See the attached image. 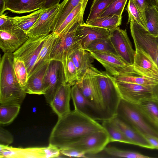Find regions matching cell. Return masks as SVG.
<instances>
[{"label": "cell", "mask_w": 158, "mask_h": 158, "mask_svg": "<svg viewBox=\"0 0 158 158\" xmlns=\"http://www.w3.org/2000/svg\"><path fill=\"white\" fill-rule=\"evenodd\" d=\"M84 49L87 51L106 52L118 56L110 37L95 40Z\"/></svg>", "instance_id": "cell-32"}, {"label": "cell", "mask_w": 158, "mask_h": 158, "mask_svg": "<svg viewBox=\"0 0 158 158\" xmlns=\"http://www.w3.org/2000/svg\"><path fill=\"white\" fill-rule=\"evenodd\" d=\"M96 120L74 110L58 117L49 138V144L67 148L82 137L105 130Z\"/></svg>", "instance_id": "cell-1"}, {"label": "cell", "mask_w": 158, "mask_h": 158, "mask_svg": "<svg viewBox=\"0 0 158 158\" xmlns=\"http://www.w3.org/2000/svg\"><path fill=\"white\" fill-rule=\"evenodd\" d=\"M20 106L16 105H0V123L6 124L12 122L18 115Z\"/></svg>", "instance_id": "cell-35"}, {"label": "cell", "mask_w": 158, "mask_h": 158, "mask_svg": "<svg viewBox=\"0 0 158 158\" xmlns=\"http://www.w3.org/2000/svg\"><path fill=\"white\" fill-rule=\"evenodd\" d=\"M114 0H94L86 21L88 24L98 18L101 13Z\"/></svg>", "instance_id": "cell-39"}, {"label": "cell", "mask_w": 158, "mask_h": 158, "mask_svg": "<svg viewBox=\"0 0 158 158\" xmlns=\"http://www.w3.org/2000/svg\"><path fill=\"white\" fill-rule=\"evenodd\" d=\"M58 36L54 32L48 35L40 51L32 73L37 71L45 63L51 60L50 55L55 40Z\"/></svg>", "instance_id": "cell-27"}, {"label": "cell", "mask_w": 158, "mask_h": 158, "mask_svg": "<svg viewBox=\"0 0 158 158\" xmlns=\"http://www.w3.org/2000/svg\"><path fill=\"white\" fill-rule=\"evenodd\" d=\"M77 69L79 79L81 78L87 70L93 65L94 58L81 45L77 46L68 52Z\"/></svg>", "instance_id": "cell-22"}, {"label": "cell", "mask_w": 158, "mask_h": 158, "mask_svg": "<svg viewBox=\"0 0 158 158\" xmlns=\"http://www.w3.org/2000/svg\"><path fill=\"white\" fill-rule=\"evenodd\" d=\"M76 35L81 40L82 47L84 48L95 40L110 37V31L83 23L78 26Z\"/></svg>", "instance_id": "cell-21"}, {"label": "cell", "mask_w": 158, "mask_h": 158, "mask_svg": "<svg viewBox=\"0 0 158 158\" xmlns=\"http://www.w3.org/2000/svg\"><path fill=\"white\" fill-rule=\"evenodd\" d=\"M110 143L109 134L105 129L85 136L66 149H76L92 156L103 151Z\"/></svg>", "instance_id": "cell-10"}, {"label": "cell", "mask_w": 158, "mask_h": 158, "mask_svg": "<svg viewBox=\"0 0 158 158\" xmlns=\"http://www.w3.org/2000/svg\"><path fill=\"white\" fill-rule=\"evenodd\" d=\"M61 0H46L44 8H47L59 4Z\"/></svg>", "instance_id": "cell-47"}, {"label": "cell", "mask_w": 158, "mask_h": 158, "mask_svg": "<svg viewBox=\"0 0 158 158\" xmlns=\"http://www.w3.org/2000/svg\"><path fill=\"white\" fill-rule=\"evenodd\" d=\"M88 51L105 68L106 71L114 77L122 73L129 65L118 56L103 52Z\"/></svg>", "instance_id": "cell-18"}, {"label": "cell", "mask_w": 158, "mask_h": 158, "mask_svg": "<svg viewBox=\"0 0 158 158\" xmlns=\"http://www.w3.org/2000/svg\"><path fill=\"white\" fill-rule=\"evenodd\" d=\"M62 62L65 83L70 86L75 84L79 80L76 68L67 52H65L62 57Z\"/></svg>", "instance_id": "cell-30"}, {"label": "cell", "mask_w": 158, "mask_h": 158, "mask_svg": "<svg viewBox=\"0 0 158 158\" xmlns=\"http://www.w3.org/2000/svg\"><path fill=\"white\" fill-rule=\"evenodd\" d=\"M45 8L32 12L23 16L11 17V19L15 27L27 33L38 19Z\"/></svg>", "instance_id": "cell-28"}, {"label": "cell", "mask_w": 158, "mask_h": 158, "mask_svg": "<svg viewBox=\"0 0 158 158\" xmlns=\"http://www.w3.org/2000/svg\"><path fill=\"white\" fill-rule=\"evenodd\" d=\"M131 34L135 48L149 55L158 66V35L150 33L135 21H130Z\"/></svg>", "instance_id": "cell-6"}, {"label": "cell", "mask_w": 158, "mask_h": 158, "mask_svg": "<svg viewBox=\"0 0 158 158\" xmlns=\"http://www.w3.org/2000/svg\"><path fill=\"white\" fill-rule=\"evenodd\" d=\"M134 69L142 75L158 80V66L151 56L141 49L135 48Z\"/></svg>", "instance_id": "cell-17"}, {"label": "cell", "mask_w": 158, "mask_h": 158, "mask_svg": "<svg viewBox=\"0 0 158 158\" xmlns=\"http://www.w3.org/2000/svg\"><path fill=\"white\" fill-rule=\"evenodd\" d=\"M71 97L75 110L96 120H105L102 112L82 94L76 84L71 87Z\"/></svg>", "instance_id": "cell-15"}, {"label": "cell", "mask_w": 158, "mask_h": 158, "mask_svg": "<svg viewBox=\"0 0 158 158\" xmlns=\"http://www.w3.org/2000/svg\"><path fill=\"white\" fill-rule=\"evenodd\" d=\"M138 105L150 117L158 123V101H149Z\"/></svg>", "instance_id": "cell-41"}, {"label": "cell", "mask_w": 158, "mask_h": 158, "mask_svg": "<svg viewBox=\"0 0 158 158\" xmlns=\"http://www.w3.org/2000/svg\"><path fill=\"white\" fill-rule=\"evenodd\" d=\"M102 97L106 120L116 115L121 98L114 77L106 71H100L93 66L89 68Z\"/></svg>", "instance_id": "cell-4"}, {"label": "cell", "mask_w": 158, "mask_h": 158, "mask_svg": "<svg viewBox=\"0 0 158 158\" xmlns=\"http://www.w3.org/2000/svg\"><path fill=\"white\" fill-rule=\"evenodd\" d=\"M29 37L27 34L17 28L8 31L0 30V48L4 53H13Z\"/></svg>", "instance_id": "cell-16"}, {"label": "cell", "mask_w": 158, "mask_h": 158, "mask_svg": "<svg viewBox=\"0 0 158 158\" xmlns=\"http://www.w3.org/2000/svg\"><path fill=\"white\" fill-rule=\"evenodd\" d=\"M116 115L144 137L150 136L158 138V123L139 105L121 98Z\"/></svg>", "instance_id": "cell-3"}, {"label": "cell", "mask_w": 158, "mask_h": 158, "mask_svg": "<svg viewBox=\"0 0 158 158\" xmlns=\"http://www.w3.org/2000/svg\"><path fill=\"white\" fill-rule=\"evenodd\" d=\"M50 61L44 64L28 77L26 85L24 88L26 94L38 95L45 94L44 80Z\"/></svg>", "instance_id": "cell-23"}, {"label": "cell", "mask_w": 158, "mask_h": 158, "mask_svg": "<svg viewBox=\"0 0 158 158\" xmlns=\"http://www.w3.org/2000/svg\"><path fill=\"white\" fill-rule=\"evenodd\" d=\"M158 6V0H156Z\"/></svg>", "instance_id": "cell-49"}, {"label": "cell", "mask_w": 158, "mask_h": 158, "mask_svg": "<svg viewBox=\"0 0 158 158\" xmlns=\"http://www.w3.org/2000/svg\"><path fill=\"white\" fill-rule=\"evenodd\" d=\"M13 138L11 134L8 131L0 128V144L8 146L13 143Z\"/></svg>", "instance_id": "cell-45"}, {"label": "cell", "mask_w": 158, "mask_h": 158, "mask_svg": "<svg viewBox=\"0 0 158 158\" xmlns=\"http://www.w3.org/2000/svg\"><path fill=\"white\" fill-rule=\"evenodd\" d=\"M16 28L13 23L10 16L3 14L0 15V30H10Z\"/></svg>", "instance_id": "cell-43"}, {"label": "cell", "mask_w": 158, "mask_h": 158, "mask_svg": "<svg viewBox=\"0 0 158 158\" xmlns=\"http://www.w3.org/2000/svg\"><path fill=\"white\" fill-rule=\"evenodd\" d=\"M76 84L82 94L102 112L106 120L102 96L89 69Z\"/></svg>", "instance_id": "cell-14"}, {"label": "cell", "mask_w": 158, "mask_h": 158, "mask_svg": "<svg viewBox=\"0 0 158 158\" xmlns=\"http://www.w3.org/2000/svg\"><path fill=\"white\" fill-rule=\"evenodd\" d=\"M115 82L121 98L128 102L139 104L149 101H158V85L144 86L115 79Z\"/></svg>", "instance_id": "cell-5"}, {"label": "cell", "mask_w": 158, "mask_h": 158, "mask_svg": "<svg viewBox=\"0 0 158 158\" xmlns=\"http://www.w3.org/2000/svg\"><path fill=\"white\" fill-rule=\"evenodd\" d=\"M84 23L83 18L78 20L65 34L58 36L54 42L50 55V60L61 62L65 52L81 45V40L77 36L76 31L78 25Z\"/></svg>", "instance_id": "cell-11"}, {"label": "cell", "mask_w": 158, "mask_h": 158, "mask_svg": "<svg viewBox=\"0 0 158 158\" xmlns=\"http://www.w3.org/2000/svg\"><path fill=\"white\" fill-rule=\"evenodd\" d=\"M127 0H114L100 15L99 17L113 15L122 17Z\"/></svg>", "instance_id": "cell-40"}, {"label": "cell", "mask_w": 158, "mask_h": 158, "mask_svg": "<svg viewBox=\"0 0 158 158\" xmlns=\"http://www.w3.org/2000/svg\"><path fill=\"white\" fill-rule=\"evenodd\" d=\"M6 0H0V15L4 14L6 10Z\"/></svg>", "instance_id": "cell-48"}, {"label": "cell", "mask_w": 158, "mask_h": 158, "mask_svg": "<svg viewBox=\"0 0 158 158\" xmlns=\"http://www.w3.org/2000/svg\"><path fill=\"white\" fill-rule=\"evenodd\" d=\"M46 0H6V10L18 14L32 12L44 8Z\"/></svg>", "instance_id": "cell-24"}, {"label": "cell", "mask_w": 158, "mask_h": 158, "mask_svg": "<svg viewBox=\"0 0 158 158\" xmlns=\"http://www.w3.org/2000/svg\"><path fill=\"white\" fill-rule=\"evenodd\" d=\"M126 10L128 13L127 23L131 20L133 19L147 30L145 18L133 0H129Z\"/></svg>", "instance_id": "cell-37"}, {"label": "cell", "mask_w": 158, "mask_h": 158, "mask_svg": "<svg viewBox=\"0 0 158 158\" xmlns=\"http://www.w3.org/2000/svg\"><path fill=\"white\" fill-rule=\"evenodd\" d=\"M13 66L17 80L24 89L28 78V73L25 64L23 61L14 57Z\"/></svg>", "instance_id": "cell-38"}, {"label": "cell", "mask_w": 158, "mask_h": 158, "mask_svg": "<svg viewBox=\"0 0 158 158\" xmlns=\"http://www.w3.org/2000/svg\"><path fill=\"white\" fill-rule=\"evenodd\" d=\"M60 153L69 157L88 158L87 155L83 152L74 149L68 148L60 150Z\"/></svg>", "instance_id": "cell-44"}, {"label": "cell", "mask_w": 158, "mask_h": 158, "mask_svg": "<svg viewBox=\"0 0 158 158\" xmlns=\"http://www.w3.org/2000/svg\"><path fill=\"white\" fill-rule=\"evenodd\" d=\"M60 150L55 146L49 144L44 147L16 148L0 144V158H47L57 157Z\"/></svg>", "instance_id": "cell-7"}, {"label": "cell", "mask_w": 158, "mask_h": 158, "mask_svg": "<svg viewBox=\"0 0 158 158\" xmlns=\"http://www.w3.org/2000/svg\"><path fill=\"white\" fill-rule=\"evenodd\" d=\"M48 35L38 37H29L13 53L14 57L23 61L27 68L28 77L31 74L41 49Z\"/></svg>", "instance_id": "cell-8"}, {"label": "cell", "mask_w": 158, "mask_h": 158, "mask_svg": "<svg viewBox=\"0 0 158 158\" xmlns=\"http://www.w3.org/2000/svg\"><path fill=\"white\" fill-rule=\"evenodd\" d=\"M122 18L116 15H108L99 17L87 24L112 31L121 25Z\"/></svg>", "instance_id": "cell-31"}, {"label": "cell", "mask_w": 158, "mask_h": 158, "mask_svg": "<svg viewBox=\"0 0 158 158\" xmlns=\"http://www.w3.org/2000/svg\"><path fill=\"white\" fill-rule=\"evenodd\" d=\"M114 77V76H113ZM117 80L144 86L158 85V80L144 76L135 70L132 65H128L118 75L114 77Z\"/></svg>", "instance_id": "cell-25"}, {"label": "cell", "mask_w": 158, "mask_h": 158, "mask_svg": "<svg viewBox=\"0 0 158 158\" xmlns=\"http://www.w3.org/2000/svg\"><path fill=\"white\" fill-rule=\"evenodd\" d=\"M145 137L154 149L158 150V138L150 136H146Z\"/></svg>", "instance_id": "cell-46"}, {"label": "cell", "mask_w": 158, "mask_h": 158, "mask_svg": "<svg viewBox=\"0 0 158 158\" xmlns=\"http://www.w3.org/2000/svg\"><path fill=\"white\" fill-rule=\"evenodd\" d=\"M89 0H64L60 3V10L55 23L53 31H55L62 23L69 14L80 3H87Z\"/></svg>", "instance_id": "cell-29"}, {"label": "cell", "mask_w": 158, "mask_h": 158, "mask_svg": "<svg viewBox=\"0 0 158 158\" xmlns=\"http://www.w3.org/2000/svg\"><path fill=\"white\" fill-rule=\"evenodd\" d=\"M13 53H4L0 60V105L20 106L26 93L19 84L13 68Z\"/></svg>", "instance_id": "cell-2"}, {"label": "cell", "mask_w": 158, "mask_h": 158, "mask_svg": "<svg viewBox=\"0 0 158 158\" xmlns=\"http://www.w3.org/2000/svg\"><path fill=\"white\" fill-rule=\"evenodd\" d=\"M60 9V4L45 8L40 16L28 31L29 37L46 35L53 31V27Z\"/></svg>", "instance_id": "cell-13"}, {"label": "cell", "mask_w": 158, "mask_h": 158, "mask_svg": "<svg viewBox=\"0 0 158 158\" xmlns=\"http://www.w3.org/2000/svg\"><path fill=\"white\" fill-rule=\"evenodd\" d=\"M103 151L107 155L110 156L112 157L129 158H150L151 157L138 152L122 149L112 146H106Z\"/></svg>", "instance_id": "cell-36"}, {"label": "cell", "mask_w": 158, "mask_h": 158, "mask_svg": "<svg viewBox=\"0 0 158 158\" xmlns=\"http://www.w3.org/2000/svg\"><path fill=\"white\" fill-rule=\"evenodd\" d=\"M71 86L66 83L62 85L56 92L49 104L58 117L69 113L71 97Z\"/></svg>", "instance_id": "cell-19"}, {"label": "cell", "mask_w": 158, "mask_h": 158, "mask_svg": "<svg viewBox=\"0 0 158 158\" xmlns=\"http://www.w3.org/2000/svg\"><path fill=\"white\" fill-rule=\"evenodd\" d=\"M87 3L81 2L79 3L54 32L56 33L59 36H61L66 33L78 20L83 18Z\"/></svg>", "instance_id": "cell-26"}, {"label": "cell", "mask_w": 158, "mask_h": 158, "mask_svg": "<svg viewBox=\"0 0 158 158\" xmlns=\"http://www.w3.org/2000/svg\"><path fill=\"white\" fill-rule=\"evenodd\" d=\"M133 0L145 17V11L146 9L154 6L158 7L156 0Z\"/></svg>", "instance_id": "cell-42"}, {"label": "cell", "mask_w": 158, "mask_h": 158, "mask_svg": "<svg viewBox=\"0 0 158 158\" xmlns=\"http://www.w3.org/2000/svg\"><path fill=\"white\" fill-rule=\"evenodd\" d=\"M130 141L132 144L150 149H154L145 137L129 125L117 115L109 119Z\"/></svg>", "instance_id": "cell-20"}, {"label": "cell", "mask_w": 158, "mask_h": 158, "mask_svg": "<svg viewBox=\"0 0 158 158\" xmlns=\"http://www.w3.org/2000/svg\"><path fill=\"white\" fill-rule=\"evenodd\" d=\"M44 82L45 92L44 95L47 102L50 104L58 89L66 83L63 65L61 61L55 60L50 61Z\"/></svg>", "instance_id": "cell-9"}, {"label": "cell", "mask_w": 158, "mask_h": 158, "mask_svg": "<svg viewBox=\"0 0 158 158\" xmlns=\"http://www.w3.org/2000/svg\"><path fill=\"white\" fill-rule=\"evenodd\" d=\"M145 15L147 30L152 35H158V7L146 9Z\"/></svg>", "instance_id": "cell-34"}, {"label": "cell", "mask_w": 158, "mask_h": 158, "mask_svg": "<svg viewBox=\"0 0 158 158\" xmlns=\"http://www.w3.org/2000/svg\"><path fill=\"white\" fill-rule=\"evenodd\" d=\"M102 121L101 124L109 134L110 143L118 142L132 144L131 142L123 133L109 120Z\"/></svg>", "instance_id": "cell-33"}, {"label": "cell", "mask_w": 158, "mask_h": 158, "mask_svg": "<svg viewBox=\"0 0 158 158\" xmlns=\"http://www.w3.org/2000/svg\"><path fill=\"white\" fill-rule=\"evenodd\" d=\"M110 38L118 56L127 64H133L135 50L133 48L126 29L118 27L110 31Z\"/></svg>", "instance_id": "cell-12"}]
</instances>
